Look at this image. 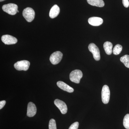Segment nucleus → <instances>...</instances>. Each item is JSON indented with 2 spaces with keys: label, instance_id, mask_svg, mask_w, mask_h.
I'll return each instance as SVG.
<instances>
[{
  "label": "nucleus",
  "instance_id": "9b49d317",
  "mask_svg": "<svg viewBox=\"0 0 129 129\" xmlns=\"http://www.w3.org/2000/svg\"><path fill=\"white\" fill-rule=\"evenodd\" d=\"M88 22L92 26H98L103 23V19L98 17H91L88 20Z\"/></svg>",
  "mask_w": 129,
  "mask_h": 129
},
{
  "label": "nucleus",
  "instance_id": "6e6552de",
  "mask_svg": "<svg viewBox=\"0 0 129 129\" xmlns=\"http://www.w3.org/2000/svg\"><path fill=\"white\" fill-rule=\"evenodd\" d=\"M2 41L6 45H12L17 42V39L13 36L9 35H4L1 38Z\"/></svg>",
  "mask_w": 129,
  "mask_h": 129
},
{
  "label": "nucleus",
  "instance_id": "20e7f679",
  "mask_svg": "<svg viewBox=\"0 0 129 129\" xmlns=\"http://www.w3.org/2000/svg\"><path fill=\"white\" fill-rule=\"evenodd\" d=\"M30 63L27 60H22L18 61L14 64V67L18 71H27L28 69Z\"/></svg>",
  "mask_w": 129,
  "mask_h": 129
},
{
  "label": "nucleus",
  "instance_id": "412c9836",
  "mask_svg": "<svg viewBox=\"0 0 129 129\" xmlns=\"http://www.w3.org/2000/svg\"><path fill=\"white\" fill-rule=\"evenodd\" d=\"M122 3L124 6L125 8H128L129 6L128 0H122Z\"/></svg>",
  "mask_w": 129,
  "mask_h": 129
},
{
  "label": "nucleus",
  "instance_id": "ddd939ff",
  "mask_svg": "<svg viewBox=\"0 0 129 129\" xmlns=\"http://www.w3.org/2000/svg\"><path fill=\"white\" fill-rule=\"evenodd\" d=\"M60 9L57 5H55L50 10L49 16L51 18H54L57 17L60 13Z\"/></svg>",
  "mask_w": 129,
  "mask_h": 129
},
{
  "label": "nucleus",
  "instance_id": "b1692460",
  "mask_svg": "<svg viewBox=\"0 0 129 129\" xmlns=\"http://www.w3.org/2000/svg\"><path fill=\"white\" fill-rule=\"evenodd\" d=\"M19 12V11H17V12Z\"/></svg>",
  "mask_w": 129,
  "mask_h": 129
},
{
  "label": "nucleus",
  "instance_id": "2eb2a0df",
  "mask_svg": "<svg viewBox=\"0 0 129 129\" xmlns=\"http://www.w3.org/2000/svg\"><path fill=\"white\" fill-rule=\"evenodd\" d=\"M104 50L107 54L111 55L112 52L113 44L110 42L107 41L103 45Z\"/></svg>",
  "mask_w": 129,
  "mask_h": 129
},
{
  "label": "nucleus",
  "instance_id": "9d476101",
  "mask_svg": "<svg viewBox=\"0 0 129 129\" xmlns=\"http://www.w3.org/2000/svg\"><path fill=\"white\" fill-rule=\"evenodd\" d=\"M37 108L36 106L33 103H29L27 110V115L29 117H34L36 114Z\"/></svg>",
  "mask_w": 129,
  "mask_h": 129
},
{
  "label": "nucleus",
  "instance_id": "423d86ee",
  "mask_svg": "<svg viewBox=\"0 0 129 129\" xmlns=\"http://www.w3.org/2000/svg\"><path fill=\"white\" fill-rule=\"evenodd\" d=\"M110 91L108 86L104 85L102 91V99L104 104H108L110 99Z\"/></svg>",
  "mask_w": 129,
  "mask_h": 129
},
{
  "label": "nucleus",
  "instance_id": "4468645a",
  "mask_svg": "<svg viewBox=\"0 0 129 129\" xmlns=\"http://www.w3.org/2000/svg\"><path fill=\"white\" fill-rule=\"evenodd\" d=\"M87 1L89 5L98 7H103L105 5L103 0H87Z\"/></svg>",
  "mask_w": 129,
  "mask_h": 129
},
{
  "label": "nucleus",
  "instance_id": "f257e3e1",
  "mask_svg": "<svg viewBox=\"0 0 129 129\" xmlns=\"http://www.w3.org/2000/svg\"><path fill=\"white\" fill-rule=\"evenodd\" d=\"M18 7L17 5L13 3H9L7 5H3L2 9L4 12L8 14L14 15L17 12Z\"/></svg>",
  "mask_w": 129,
  "mask_h": 129
},
{
  "label": "nucleus",
  "instance_id": "4be33fe9",
  "mask_svg": "<svg viewBox=\"0 0 129 129\" xmlns=\"http://www.w3.org/2000/svg\"><path fill=\"white\" fill-rule=\"evenodd\" d=\"M6 103V101H1L0 102V109H2L5 106Z\"/></svg>",
  "mask_w": 129,
  "mask_h": 129
},
{
  "label": "nucleus",
  "instance_id": "aec40b11",
  "mask_svg": "<svg viewBox=\"0 0 129 129\" xmlns=\"http://www.w3.org/2000/svg\"><path fill=\"white\" fill-rule=\"evenodd\" d=\"M79 125L78 122H75L71 125L69 129H78Z\"/></svg>",
  "mask_w": 129,
  "mask_h": 129
},
{
  "label": "nucleus",
  "instance_id": "0eeeda50",
  "mask_svg": "<svg viewBox=\"0 0 129 129\" xmlns=\"http://www.w3.org/2000/svg\"><path fill=\"white\" fill-rule=\"evenodd\" d=\"M62 53L59 51L53 52L50 58V61L53 64H56L61 61L62 59Z\"/></svg>",
  "mask_w": 129,
  "mask_h": 129
},
{
  "label": "nucleus",
  "instance_id": "f03ea898",
  "mask_svg": "<svg viewBox=\"0 0 129 129\" xmlns=\"http://www.w3.org/2000/svg\"><path fill=\"white\" fill-rule=\"evenodd\" d=\"M83 73L79 70H75L72 71L70 75V79L72 82L79 84L83 77Z\"/></svg>",
  "mask_w": 129,
  "mask_h": 129
},
{
  "label": "nucleus",
  "instance_id": "a211bd4d",
  "mask_svg": "<svg viewBox=\"0 0 129 129\" xmlns=\"http://www.w3.org/2000/svg\"><path fill=\"white\" fill-rule=\"evenodd\" d=\"M123 124L125 128L129 129V114L124 116L123 121Z\"/></svg>",
  "mask_w": 129,
  "mask_h": 129
},
{
  "label": "nucleus",
  "instance_id": "7ed1b4c3",
  "mask_svg": "<svg viewBox=\"0 0 129 129\" xmlns=\"http://www.w3.org/2000/svg\"><path fill=\"white\" fill-rule=\"evenodd\" d=\"M22 14L24 18L28 22H32L35 18V11L31 8L27 7L24 9Z\"/></svg>",
  "mask_w": 129,
  "mask_h": 129
},
{
  "label": "nucleus",
  "instance_id": "f8f14e48",
  "mask_svg": "<svg viewBox=\"0 0 129 129\" xmlns=\"http://www.w3.org/2000/svg\"><path fill=\"white\" fill-rule=\"evenodd\" d=\"M57 86L63 90L69 92H73L74 91L73 88L69 86L64 82L62 81H58L57 83Z\"/></svg>",
  "mask_w": 129,
  "mask_h": 129
},
{
  "label": "nucleus",
  "instance_id": "39448f33",
  "mask_svg": "<svg viewBox=\"0 0 129 129\" xmlns=\"http://www.w3.org/2000/svg\"><path fill=\"white\" fill-rule=\"evenodd\" d=\"M89 51L92 53L93 57L96 61H99L101 58L100 51L98 47L94 43H91L88 46Z\"/></svg>",
  "mask_w": 129,
  "mask_h": 129
},
{
  "label": "nucleus",
  "instance_id": "6ab92c4d",
  "mask_svg": "<svg viewBox=\"0 0 129 129\" xmlns=\"http://www.w3.org/2000/svg\"><path fill=\"white\" fill-rule=\"evenodd\" d=\"M49 129H57L56 125L55 120L53 119H51L49 122Z\"/></svg>",
  "mask_w": 129,
  "mask_h": 129
},
{
  "label": "nucleus",
  "instance_id": "5701e85b",
  "mask_svg": "<svg viewBox=\"0 0 129 129\" xmlns=\"http://www.w3.org/2000/svg\"><path fill=\"white\" fill-rule=\"evenodd\" d=\"M5 1V0H0V1H1V2H2L3 1Z\"/></svg>",
  "mask_w": 129,
  "mask_h": 129
},
{
  "label": "nucleus",
  "instance_id": "dca6fc26",
  "mask_svg": "<svg viewBox=\"0 0 129 129\" xmlns=\"http://www.w3.org/2000/svg\"><path fill=\"white\" fill-rule=\"evenodd\" d=\"M120 61L123 63L125 66L129 68V55H125L123 56L120 58Z\"/></svg>",
  "mask_w": 129,
  "mask_h": 129
},
{
  "label": "nucleus",
  "instance_id": "1a4fd4ad",
  "mask_svg": "<svg viewBox=\"0 0 129 129\" xmlns=\"http://www.w3.org/2000/svg\"><path fill=\"white\" fill-rule=\"evenodd\" d=\"M54 104L60 110L62 114L67 113L68 111V108L66 103L59 99H56L54 101Z\"/></svg>",
  "mask_w": 129,
  "mask_h": 129
},
{
  "label": "nucleus",
  "instance_id": "f3484780",
  "mask_svg": "<svg viewBox=\"0 0 129 129\" xmlns=\"http://www.w3.org/2000/svg\"><path fill=\"white\" fill-rule=\"evenodd\" d=\"M122 50V46L119 44H117L114 47L113 52L115 55H118L120 54Z\"/></svg>",
  "mask_w": 129,
  "mask_h": 129
}]
</instances>
